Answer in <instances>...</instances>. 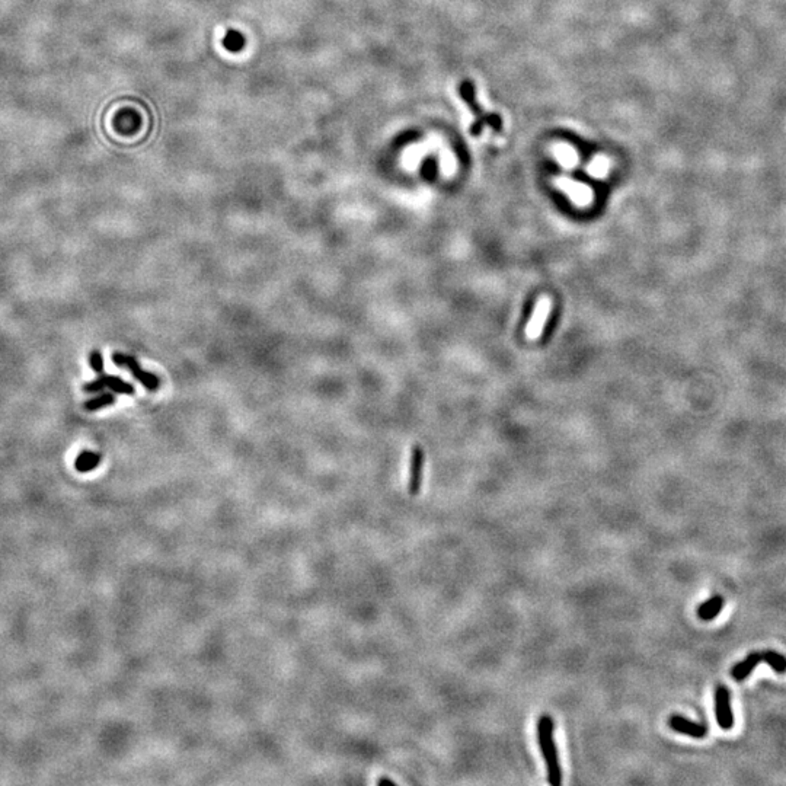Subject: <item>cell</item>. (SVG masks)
I'll use <instances>...</instances> for the list:
<instances>
[{"instance_id":"cell-2","label":"cell","mask_w":786,"mask_h":786,"mask_svg":"<svg viewBox=\"0 0 786 786\" xmlns=\"http://www.w3.org/2000/svg\"><path fill=\"white\" fill-rule=\"evenodd\" d=\"M112 363L116 364V366H120V367L127 369L134 376V379L139 380L147 390L154 392V390L159 389V386H161L159 377H157L153 373H149V372L143 370L141 366L139 364V362L134 357L127 356V354H123V352H114L112 354Z\"/></svg>"},{"instance_id":"cell-9","label":"cell","mask_w":786,"mask_h":786,"mask_svg":"<svg viewBox=\"0 0 786 786\" xmlns=\"http://www.w3.org/2000/svg\"><path fill=\"white\" fill-rule=\"evenodd\" d=\"M559 185L569 194L571 199L578 206H585V204H588L590 202H592V191H590L587 186L578 185V184H574V182H569V181H562Z\"/></svg>"},{"instance_id":"cell-16","label":"cell","mask_w":786,"mask_h":786,"mask_svg":"<svg viewBox=\"0 0 786 786\" xmlns=\"http://www.w3.org/2000/svg\"><path fill=\"white\" fill-rule=\"evenodd\" d=\"M84 390H85L86 393H99V392L105 390V383H104L102 374H101L96 380H94V382H91V383H86V384L84 386Z\"/></svg>"},{"instance_id":"cell-8","label":"cell","mask_w":786,"mask_h":786,"mask_svg":"<svg viewBox=\"0 0 786 786\" xmlns=\"http://www.w3.org/2000/svg\"><path fill=\"white\" fill-rule=\"evenodd\" d=\"M725 602L721 596H714L711 597L710 600H706L705 603H702L699 607H697V616L705 620V622H710V620H714L720 612L722 610Z\"/></svg>"},{"instance_id":"cell-14","label":"cell","mask_w":786,"mask_h":786,"mask_svg":"<svg viewBox=\"0 0 786 786\" xmlns=\"http://www.w3.org/2000/svg\"><path fill=\"white\" fill-rule=\"evenodd\" d=\"M765 662L769 664L776 673L786 672V658L775 651H765Z\"/></svg>"},{"instance_id":"cell-11","label":"cell","mask_w":786,"mask_h":786,"mask_svg":"<svg viewBox=\"0 0 786 786\" xmlns=\"http://www.w3.org/2000/svg\"><path fill=\"white\" fill-rule=\"evenodd\" d=\"M101 463V454L98 453H94V452H82L81 454H79L74 460V467L77 472H82V474H86V472H91L94 469H96Z\"/></svg>"},{"instance_id":"cell-3","label":"cell","mask_w":786,"mask_h":786,"mask_svg":"<svg viewBox=\"0 0 786 786\" xmlns=\"http://www.w3.org/2000/svg\"><path fill=\"white\" fill-rule=\"evenodd\" d=\"M550 310H552V300H550L547 296H543L536 303L534 310L532 313V318H530V321L527 324V328H526V335H527L529 339L536 341L542 337L544 325H546L547 318L550 314Z\"/></svg>"},{"instance_id":"cell-10","label":"cell","mask_w":786,"mask_h":786,"mask_svg":"<svg viewBox=\"0 0 786 786\" xmlns=\"http://www.w3.org/2000/svg\"><path fill=\"white\" fill-rule=\"evenodd\" d=\"M102 379H104V383H105V387L111 389L114 393H118V395H134V386L124 382L121 377L118 376H111V374H102Z\"/></svg>"},{"instance_id":"cell-13","label":"cell","mask_w":786,"mask_h":786,"mask_svg":"<svg viewBox=\"0 0 786 786\" xmlns=\"http://www.w3.org/2000/svg\"><path fill=\"white\" fill-rule=\"evenodd\" d=\"M115 404V398L112 393H102V395L96 397V398H92L89 401L85 402L84 408L89 412H94V411H98V409H102V408H106V407H111Z\"/></svg>"},{"instance_id":"cell-15","label":"cell","mask_w":786,"mask_h":786,"mask_svg":"<svg viewBox=\"0 0 786 786\" xmlns=\"http://www.w3.org/2000/svg\"><path fill=\"white\" fill-rule=\"evenodd\" d=\"M89 364H91V369H92L95 373L102 374V372H104V359H102V354H101L98 349L91 351V354H89Z\"/></svg>"},{"instance_id":"cell-5","label":"cell","mask_w":786,"mask_h":786,"mask_svg":"<svg viewBox=\"0 0 786 786\" xmlns=\"http://www.w3.org/2000/svg\"><path fill=\"white\" fill-rule=\"evenodd\" d=\"M424 463H425V454L424 450L419 446H415L412 449L411 454V466H409V482H408V491L411 495H418L422 487V477H424Z\"/></svg>"},{"instance_id":"cell-12","label":"cell","mask_w":786,"mask_h":786,"mask_svg":"<svg viewBox=\"0 0 786 786\" xmlns=\"http://www.w3.org/2000/svg\"><path fill=\"white\" fill-rule=\"evenodd\" d=\"M245 36L239 31L230 29L223 38V47L232 53H239L245 47Z\"/></svg>"},{"instance_id":"cell-6","label":"cell","mask_w":786,"mask_h":786,"mask_svg":"<svg viewBox=\"0 0 786 786\" xmlns=\"http://www.w3.org/2000/svg\"><path fill=\"white\" fill-rule=\"evenodd\" d=\"M668 725H670V728L675 730L676 732H680L693 738H699V740L706 737L707 734V728L703 724L693 722L690 720H686L682 715H672L670 720H668Z\"/></svg>"},{"instance_id":"cell-7","label":"cell","mask_w":786,"mask_h":786,"mask_svg":"<svg viewBox=\"0 0 786 786\" xmlns=\"http://www.w3.org/2000/svg\"><path fill=\"white\" fill-rule=\"evenodd\" d=\"M760 662H765V652H753L750 654L749 657H747L744 661L735 664L732 668H731V676L732 679H735L737 682H741L744 680L745 677H749L750 673L755 670V667Z\"/></svg>"},{"instance_id":"cell-4","label":"cell","mask_w":786,"mask_h":786,"mask_svg":"<svg viewBox=\"0 0 786 786\" xmlns=\"http://www.w3.org/2000/svg\"><path fill=\"white\" fill-rule=\"evenodd\" d=\"M715 714L718 725L722 730L728 731L732 728L734 717L730 705V690L722 685H720L715 692Z\"/></svg>"},{"instance_id":"cell-1","label":"cell","mask_w":786,"mask_h":786,"mask_svg":"<svg viewBox=\"0 0 786 786\" xmlns=\"http://www.w3.org/2000/svg\"><path fill=\"white\" fill-rule=\"evenodd\" d=\"M555 724L550 715L544 714L537 721V741L547 770V780L552 786L562 783V769L558 757V749L554 740Z\"/></svg>"},{"instance_id":"cell-17","label":"cell","mask_w":786,"mask_h":786,"mask_svg":"<svg viewBox=\"0 0 786 786\" xmlns=\"http://www.w3.org/2000/svg\"><path fill=\"white\" fill-rule=\"evenodd\" d=\"M383 783H390V785H397V782H395V780H392V779H387V777H382V779H379V780H377V785H383Z\"/></svg>"}]
</instances>
